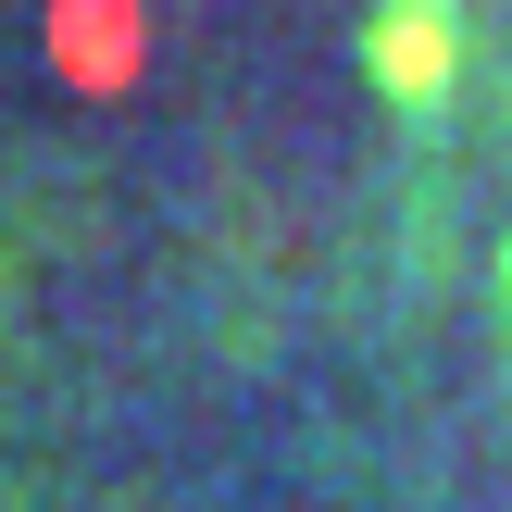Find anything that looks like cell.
<instances>
[{"label":"cell","mask_w":512,"mask_h":512,"mask_svg":"<svg viewBox=\"0 0 512 512\" xmlns=\"http://www.w3.org/2000/svg\"><path fill=\"white\" fill-rule=\"evenodd\" d=\"M138 50H150L138 0H50V63H63L75 88H125Z\"/></svg>","instance_id":"obj_1"},{"label":"cell","mask_w":512,"mask_h":512,"mask_svg":"<svg viewBox=\"0 0 512 512\" xmlns=\"http://www.w3.org/2000/svg\"><path fill=\"white\" fill-rule=\"evenodd\" d=\"M363 63H375L388 100H438L450 88V25H438V0H388L375 38H363Z\"/></svg>","instance_id":"obj_2"}]
</instances>
